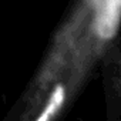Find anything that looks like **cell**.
<instances>
[{
  "label": "cell",
  "mask_w": 121,
  "mask_h": 121,
  "mask_svg": "<svg viewBox=\"0 0 121 121\" xmlns=\"http://www.w3.org/2000/svg\"><path fill=\"white\" fill-rule=\"evenodd\" d=\"M64 97H66V93H64V87L61 84L56 86V88L53 90L51 93V97L47 103V105L43 108L41 114L37 117V121H48L50 118H53L61 108L63 103H64Z\"/></svg>",
  "instance_id": "7a4b0ae2"
},
{
  "label": "cell",
  "mask_w": 121,
  "mask_h": 121,
  "mask_svg": "<svg viewBox=\"0 0 121 121\" xmlns=\"http://www.w3.org/2000/svg\"><path fill=\"white\" fill-rule=\"evenodd\" d=\"M121 19V0H103L95 22L97 34L105 40L112 39L118 30Z\"/></svg>",
  "instance_id": "6da1fadb"
}]
</instances>
